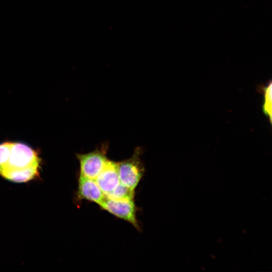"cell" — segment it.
<instances>
[{"mask_svg": "<svg viewBox=\"0 0 272 272\" xmlns=\"http://www.w3.org/2000/svg\"><path fill=\"white\" fill-rule=\"evenodd\" d=\"M39 165L27 168L8 170L1 175L6 179L15 182H25L34 179L38 175Z\"/></svg>", "mask_w": 272, "mask_h": 272, "instance_id": "cell-7", "label": "cell"}, {"mask_svg": "<svg viewBox=\"0 0 272 272\" xmlns=\"http://www.w3.org/2000/svg\"><path fill=\"white\" fill-rule=\"evenodd\" d=\"M12 143L0 144V173L6 166L10 155Z\"/></svg>", "mask_w": 272, "mask_h": 272, "instance_id": "cell-10", "label": "cell"}, {"mask_svg": "<svg viewBox=\"0 0 272 272\" xmlns=\"http://www.w3.org/2000/svg\"><path fill=\"white\" fill-rule=\"evenodd\" d=\"M95 180L105 196L113 191L120 183L117 171V162L109 159Z\"/></svg>", "mask_w": 272, "mask_h": 272, "instance_id": "cell-6", "label": "cell"}, {"mask_svg": "<svg viewBox=\"0 0 272 272\" xmlns=\"http://www.w3.org/2000/svg\"><path fill=\"white\" fill-rule=\"evenodd\" d=\"M108 149L109 144L105 143L92 151L76 154L79 162V175L95 180L109 160Z\"/></svg>", "mask_w": 272, "mask_h": 272, "instance_id": "cell-2", "label": "cell"}, {"mask_svg": "<svg viewBox=\"0 0 272 272\" xmlns=\"http://www.w3.org/2000/svg\"><path fill=\"white\" fill-rule=\"evenodd\" d=\"M39 163L37 153L31 148L22 143H12L8 163L0 175L8 170L39 165Z\"/></svg>", "mask_w": 272, "mask_h": 272, "instance_id": "cell-4", "label": "cell"}, {"mask_svg": "<svg viewBox=\"0 0 272 272\" xmlns=\"http://www.w3.org/2000/svg\"><path fill=\"white\" fill-rule=\"evenodd\" d=\"M78 200H87L99 205L105 198L95 179L79 175L78 189L76 192Z\"/></svg>", "mask_w": 272, "mask_h": 272, "instance_id": "cell-5", "label": "cell"}, {"mask_svg": "<svg viewBox=\"0 0 272 272\" xmlns=\"http://www.w3.org/2000/svg\"><path fill=\"white\" fill-rule=\"evenodd\" d=\"M143 154V149L141 147H137L131 157L117 162L120 182L134 190L143 178L145 172L141 158Z\"/></svg>", "mask_w": 272, "mask_h": 272, "instance_id": "cell-1", "label": "cell"}, {"mask_svg": "<svg viewBox=\"0 0 272 272\" xmlns=\"http://www.w3.org/2000/svg\"><path fill=\"white\" fill-rule=\"evenodd\" d=\"M271 82L265 86L262 87L263 92V104L262 111L264 115L269 118L270 122H271V102H272V90Z\"/></svg>", "mask_w": 272, "mask_h": 272, "instance_id": "cell-9", "label": "cell"}, {"mask_svg": "<svg viewBox=\"0 0 272 272\" xmlns=\"http://www.w3.org/2000/svg\"><path fill=\"white\" fill-rule=\"evenodd\" d=\"M135 190L120 183L106 197L113 199H134Z\"/></svg>", "mask_w": 272, "mask_h": 272, "instance_id": "cell-8", "label": "cell"}, {"mask_svg": "<svg viewBox=\"0 0 272 272\" xmlns=\"http://www.w3.org/2000/svg\"><path fill=\"white\" fill-rule=\"evenodd\" d=\"M101 209L132 225L138 231L141 227L137 217L134 199H113L105 197L99 205Z\"/></svg>", "mask_w": 272, "mask_h": 272, "instance_id": "cell-3", "label": "cell"}]
</instances>
